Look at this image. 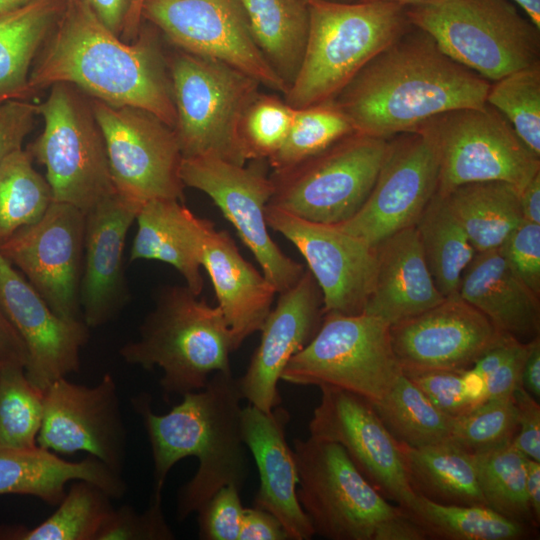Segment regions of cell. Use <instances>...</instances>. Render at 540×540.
Masks as SVG:
<instances>
[{"mask_svg":"<svg viewBox=\"0 0 540 540\" xmlns=\"http://www.w3.org/2000/svg\"><path fill=\"white\" fill-rule=\"evenodd\" d=\"M85 213L52 201L35 223L0 243V253L50 308L67 320H82L80 282L84 255Z\"/></svg>","mask_w":540,"mask_h":540,"instance_id":"15","label":"cell"},{"mask_svg":"<svg viewBox=\"0 0 540 540\" xmlns=\"http://www.w3.org/2000/svg\"><path fill=\"white\" fill-rule=\"evenodd\" d=\"M289 419L290 414L280 405L264 412L249 404L242 408L241 429L259 474L254 506L273 514L290 540H309L315 533L297 496V465L286 439Z\"/></svg>","mask_w":540,"mask_h":540,"instance_id":"25","label":"cell"},{"mask_svg":"<svg viewBox=\"0 0 540 540\" xmlns=\"http://www.w3.org/2000/svg\"><path fill=\"white\" fill-rule=\"evenodd\" d=\"M525 487L532 515L540 522V462L526 458Z\"/></svg>","mask_w":540,"mask_h":540,"instance_id":"58","label":"cell"},{"mask_svg":"<svg viewBox=\"0 0 540 540\" xmlns=\"http://www.w3.org/2000/svg\"><path fill=\"white\" fill-rule=\"evenodd\" d=\"M114 34L120 36L130 0H81Z\"/></svg>","mask_w":540,"mask_h":540,"instance_id":"55","label":"cell"},{"mask_svg":"<svg viewBox=\"0 0 540 540\" xmlns=\"http://www.w3.org/2000/svg\"><path fill=\"white\" fill-rule=\"evenodd\" d=\"M523 219L540 224V172L520 191Z\"/></svg>","mask_w":540,"mask_h":540,"instance_id":"57","label":"cell"},{"mask_svg":"<svg viewBox=\"0 0 540 540\" xmlns=\"http://www.w3.org/2000/svg\"><path fill=\"white\" fill-rule=\"evenodd\" d=\"M442 195L476 253L499 248L523 221L520 191L504 181L468 183Z\"/></svg>","mask_w":540,"mask_h":540,"instance_id":"34","label":"cell"},{"mask_svg":"<svg viewBox=\"0 0 540 540\" xmlns=\"http://www.w3.org/2000/svg\"><path fill=\"white\" fill-rule=\"evenodd\" d=\"M167 65L182 157L210 155L246 164L238 129L260 83L225 62L181 49Z\"/></svg>","mask_w":540,"mask_h":540,"instance_id":"8","label":"cell"},{"mask_svg":"<svg viewBox=\"0 0 540 540\" xmlns=\"http://www.w3.org/2000/svg\"><path fill=\"white\" fill-rule=\"evenodd\" d=\"M112 498L97 485L77 480L57 509L34 527L0 526V540H96L113 510Z\"/></svg>","mask_w":540,"mask_h":540,"instance_id":"36","label":"cell"},{"mask_svg":"<svg viewBox=\"0 0 540 540\" xmlns=\"http://www.w3.org/2000/svg\"><path fill=\"white\" fill-rule=\"evenodd\" d=\"M517 408V432L513 448L526 458L540 462V405L521 385L513 393Z\"/></svg>","mask_w":540,"mask_h":540,"instance_id":"51","label":"cell"},{"mask_svg":"<svg viewBox=\"0 0 540 540\" xmlns=\"http://www.w3.org/2000/svg\"><path fill=\"white\" fill-rule=\"evenodd\" d=\"M462 386L466 399L474 409L486 401L484 378L472 367L461 371Z\"/></svg>","mask_w":540,"mask_h":540,"instance_id":"59","label":"cell"},{"mask_svg":"<svg viewBox=\"0 0 540 540\" xmlns=\"http://www.w3.org/2000/svg\"><path fill=\"white\" fill-rule=\"evenodd\" d=\"M238 540H290L281 522L258 507L245 508Z\"/></svg>","mask_w":540,"mask_h":540,"instance_id":"53","label":"cell"},{"mask_svg":"<svg viewBox=\"0 0 540 540\" xmlns=\"http://www.w3.org/2000/svg\"><path fill=\"white\" fill-rule=\"evenodd\" d=\"M0 306L25 345L24 369L32 384L44 391L55 380L79 370L89 327L83 320L58 316L1 253Z\"/></svg>","mask_w":540,"mask_h":540,"instance_id":"22","label":"cell"},{"mask_svg":"<svg viewBox=\"0 0 540 540\" xmlns=\"http://www.w3.org/2000/svg\"><path fill=\"white\" fill-rule=\"evenodd\" d=\"M51 87L46 100L37 105L44 128L28 152L45 166L53 201L86 213L115 193L104 138L90 100L72 85Z\"/></svg>","mask_w":540,"mask_h":540,"instance_id":"11","label":"cell"},{"mask_svg":"<svg viewBox=\"0 0 540 540\" xmlns=\"http://www.w3.org/2000/svg\"><path fill=\"white\" fill-rule=\"evenodd\" d=\"M295 109L273 94L258 93L245 109L238 129L245 160H268L282 146Z\"/></svg>","mask_w":540,"mask_h":540,"instance_id":"44","label":"cell"},{"mask_svg":"<svg viewBox=\"0 0 540 540\" xmlns=\"http://www.w3.org/2000/svg\"><path fill=\"white\" fill-rule=\"evenodd\" d=\"M490 84L412 25L373 57L332 102L355 132L390 139L437 114L483 106Z\"/></svg>","mask_w":540,"mask_h":540,"instance_id":"1","label":"cell"},{"mask_svg":"<svg viewBox=\"0 0 540 540\" xmlns=\"http://www.w3.org/2000/svg\"><path fill=\"white\" fill-rule=\"evenodd\" d=\"M26 360L25 345L0 306V366L20 365L25 368Z\"/></svg>","mask_w":540,"mask_h":540,"instance_id":"54","label":"cell"},{"mask_svg":"<svg viewBox=\"0 0 540 540\" xmlns=\"http://www.w3.org/2000/svg\"><path fill=\"white\" fill-rule=\"evenodd\" d=\"M357 1H388V2H394L401 4L405 7H411V6H417V5H423L427 3H431L437 0H357Z\"/></svg>","mask_w":540,"mask_h":540,"instance_id":"63","label":"cell"},{"mask_svg":"<svg viewBox=\"0 0 540 540\" xmlns=\"http://www.w3.org/2000/svg\"><path fill=\"white\" fill-rule=\"evenodd\" d=\"M138 211L113 193L85 213L80 308L89 328L113 320L129 300L123 254Z\"/></svg>","mask_w":540,"mask_h":540,"instance_id":"24","label":"cell"},{"mask_svg":"<svg viewBox=\"0 0 540 540\" xmlns=\"http://www.w3.org/2000/svg\"><path fill=\"white\" fill-rule=\"evenodd\" d=\"M527 14L529 20L540 29V0H512Z\"/></svg>","mask_w":540,"mask_h":540,"instance_id":"61","label":"cell"},{"mask_svg":"<svg viewBox=\"0 0 540 540\" xmlns=\"http://www.w3.org/2000/svg\"><path fill=\"white\" fill-rule=\"evenodd\" d=\"M530 342L518 341L509 356L485 378L486 400L509 397L521 385L522 371Z\"/></svg>","mask_w":540,"mask_h":540,"instance_id":"52","label":"cell"},{"mask_svg":"<svg viewBox=\"0 0 540 540\" xmlns=\"http://www.w3.org/2000/svg\"><path fill=\"white\" fill-rule=\"evenodd\" d=\"M414 227L438 290L445 297L457 294L476 251L442 194H434Z\"/></svg>","mask_w":540,"mask_h":540,"instance_id":"35","label":"cell"},{"mask_svg":"<svg viewBox=\"0 0 540 540\" xmlns=\"http://www.w3.org/2000/svg\"><path fill=\"white\" fill-rule=\"evenodd\" d=\"M499 250L519 278L540 295V224L523 219Z\"/></svg>","mask_w":540,"mask_h":540,"instance_id":"48","label":"cell"},{"mask_svg":"<svg viewBox=\"0 0 540 540\" xmlns=\"http://www.w3.org/2000/svg\"><path fill=\"white\" fill-rule=\"evenodd\" d=\"M44 391L27 378L20 365L0 366V448L37 446Z\"/></svg>","mask_w":540,"mask_h":540,"instance_id":"42","label":"cell"},{"mask_svg":"<svg viewBox=\"0 0 540 540\" xmlns=\"http://www.w3.org/2000/svg\"><path fill=\"white\" fill-rule=\"evenodd\" d=\"M50 186L22 148L0 165V243L37 222L52 203Z\"/></svg>","mask_w":540,"mask_h":540,"instance_id":"39","label":"cell"},{"mask_svg":"<svg viewBox=\"0 0 540 540\" xmlns=\"http://www.w3.org/2000/svg\"><path fill=\"white\" fill-rule=\"evenodd\" d=\"M67 0H30L0 15V101L26 99L29 68Z\"/></svg>","mask_w":540,"mask_h":540,"instance_id":"33","label":"cell"},{"mask_svg":"<svg viewBox=\"0 0 540 540\" xmlns=\"http://www.w3.org/2000/svg\"><path fill=\"white\" fill-rule=\"evenodd\" d=\"M297 496L315 535L329 540H425L400 506L384 498L358 471L342 446L309 436L292 447Z\"/></svg>","mask_w":540,"mask_h":540,"instance_id":"4","label":"cell"},{"mask_svg":"<svg viewBox=\"0 0 540 540\" xmlns=\"http://www.w3.org/2000/svg\"><path fill=\"white\" fill-rule=\"evenodd\" d=\"M102 132L115 193L140 209L152 200L184 199L182 154L174 129L153 113L90 99Z\"/></svg>","mask_w":540,"mask_h":540,"instance_id":"13","label":"cell"},{"mask_svg":"<svg viewBox=\"0 0 540 540\" xmlns=\"http://www.w3.org/2000/svg\"><path fill=\"white\" fill-rule=\"evenodd\" d=\"M517 427L513 395L489 399L455 418L451 441L471 453H480L510 444Z\"/></svg>","mask_w":540,"mask_h":540,"instance_id":"45","label":"cell"},{"mask_svg":"<svg viewBox=\"0 0 540 540\" xmlns=\"http://www.w3.org/2000/svg\"><path fill=\"white\" fill-rule=\"evenodd\" d=\"M423 529L427 539L520 540L534 529L512 521L484 505H444L417 495L406 511Z\"/></svg>","mask_w":540,"mask_h":540,"instance_id":"37","label":"cell"},{"mask_svg":"<svg viewBox=\"0 0 540 540\" xmlns=\"http://www.w3.org/2000/svg\"><path fill=\"white\" fill-rule=\"evenodd\" d=\"M37 115V105L26 99L0 101V165L22 148Z\"/></svg>","mask_w":540,"mask_h":540,"instance_id":"50","label":"cell"},{"mask_svg":"<svg viewBox=\"0 0 540 540\" xmlns=\"http://www.w3.org/2000/svg\"><path fill=\"white\" fill-rule=\"evenodd\" d=\"M321 398L309 423L310 436L343 447L366 480L388 501L409 511L417 500L401 444L367 400L331 386H320Z\"/></svg>","mask_w":540,"mask_h":540,"instance_id":"17","label":"cell"},{"mask_svg":"<svg viewBox=\"0 0 540 540\" xmlns=\"http://www.w3.org/2000/svg\"><path fill=\"white\" fill-rule=\"evenodd\" d=\"M437 188L438 162L427 139L417 131L400 133L389 139L388 153L363 205L336 226L377 247L415 226Z\"/></svg>","mask_w":540,"mask_h":540,"instance_id":"19","label":"cell"},{"mask_svg":"<svg viewBox=\"0 0 540 540\" xmlns=\"http://www.w3.org/2000/svg\"><path fill=\"white\" fill-rule=\"evenodd\" d=\"M236 1L256 46L289 87L299 71L307 42L308 0Z\"/></svg>","mask_w":540,"mask_h":540,"instance_id":"32","label":"cell"},{"mask_svg":"<svg viewBox=\"0 0 540 540\" xmlns=\"http://www.w3.org/2000/svg\"><path fill=\"white\" fill-rule=\"evenodd\" d=\"M201 265L205 268L217 298V306L229 325L234 348L260 331L272 309L277 291L239 252L227 231L208 221L205 228Z\"/></svg>","mask_w":540,"mask_h":540,"instance_id":"26","label":"cell"},{"mask_svg":"<svg viewBox=\"0 0 540 540\" xmlns=\"http://www.w3.org/2000/svg\"><path fill=\"white\" fill-rule=\"evenodd\" d=\"M137 232L129 261L157 260L173 266L197 296L203 289L201 248L209 220L194 215L181 201L152 200L136 216Z\"/></svg>","mask_w":540,"mask_h":540,"instance_id":"30","label":"cell"},{"mask_svg":"<svg viewBox=\"0 0 540 540\" xmlns=\"http://www.w3.org/2000/svg\"><path fill=\"white\" fill-rule=\"evenodd\" d=\"M388 149L389 139L349 134L286 170L272 172L268 205L312 222H345L367 199Z\"/></svg>","mask_w":540,"mask_h":540,"instance_id":"12","label":"cell"},{"mask_svg":"<svg viewBox=\"0 0 540 540\" xmlns=\"http://www.w3.org/2000/svg\"><path fill=\"white\" fill-rule=\"evenodd\" d=\"M37 445L60 455L86 452L121 474L126 429L113 376L106 373L92 387L67 377L52 382L44 390Z\"/></svg>","mask_w":540,"mask_h":540,"instance_id":"18","label":"cell"},{"mask_svg":"<svg viewBox=\"0 0 540 540\" xmlns=\"http://www.w3.org/2000/svg\"><path fill=\"white\" fill-rule=\"evenodd\" d=\"M30 0H0V15L15 10Z\"/></svg>","mask_w":540,"mask_h":540,"instance_id":"62","label":"cell"},{"mask_svg":"<svg viewBox=\"0 0 540 540\" xmlns=\"http://www.w3.org/2000/svg\"><path fill=\"white\" fill-rule=\"evenodd\" d=\"M267 164L251 160L241 165L210 155L182 157L180 177L185 186L213 200L279 294L293 286L305 268L287 256L268 231L265 209L274 187Z\"/></svg>","mask_w":540,"mask_h":540,"instance_id":"14","label":"cell"},{"mask_svg":"<svg viewBox=\"0 0 540 540\" xmlns=\"http://www.w3.org/2000/svg\"><path fill=\"white\" fill-rule=\"evenodd\" d=\"M182 401L165 414H156L151 399H133L141 416L153 459L152 496L162 497L171 468L181 459L196 457L198 468L178 492L177 518L196 513L220 488L242 489L249 473L241 429V394L232 371L216 372L206 385L182 395Z\"/></svg>","mask_w":540,"mask_h":540,"instance_id":"3","label":"cell"},{"mask_svg":"<svg viewBox=\"0 0 540 540\" xmlns=\"http://www.w3.org/2000/svg\"><path fill=\"white\" fill-rule=\"evenodd\" d=\"M486 103L498 110L540 157V63L492 82Z\"/></svg>","mask_w":540,"mask_h":540,"instance_id":"43","label":"cell"},{"mask_svg":"<svg viewBox=\"0 0 540 540\" xmlns=\"http://www.w3.org/2000/svg\"><path fill=\"white\" fill-rule=\"evenodd\" d=\"M142 19L178 49L225 62L275 92L287 91L256 46L236 0H145Z\"/></svg>","mask_w":540,"mask_h":540,"instance_id":"16","label":"cell"},{"mask_svg":"<svg viewBox=\"0 0 540 540\" xmlns=\"http://www.w3.org/2000/svg\"><path fill=\"white\" fill-rule=\"evenodd\" d=\"M406 13L445 54L490 82L540 63V29L510 0H437Z\"/></svg>","mask_w":540,"mask_h":540,"instance_id":"7","label":"cell"},{"mask_svg":"<svg viewBox=\"0 0 540 540\" xmlns=\"http://www.w3.org/2000/svg\"><path fill=\"white\" fill-rule=\"evenodd\" d=\"M391 342L404 373L461 371L505 336L458 293L390 326Z\"/></svg>","mask_w":540,"mask_h":540,"instance_id":"21","label":"cell"},{"mask_svg":"<svg viewBox=\"0 0 540 540\" xmlns=\"http://www.w3.org/2000/svg\"><path fill=\"white\" fill-rule=\"evenodd\" d=\"M322 315L321 291L305 269L293 286L279 293L277 304L260 329L259 345L246 372L237 378L243 399L264 412L280 405L281 374L290 359L312 339Z\"/></svg>","mask_w":540,"mask_h":540,"instance_id":"23","label":"cell"},{"mask_svg":"<svg viewBox=\"0 0 540 540\" xmlns=\"http://www.w3.org/2000/svg\"><path fill=\"white\" fill-rule=\"evenodd\" d=\"M240 491L236 485H226L196 512L200 539L238 540L245 510Z\"/></svg>","mask_w":540,"mask_h":540,"instance_id":"47","label":"cell"},{"mask_svg":"<svg viewBox=\"0 0 540 540\" xmlns=\"http://www.w3.org/2000/svg\"><path fill=\"white\" fill-rule=\"evenodd\" d=\"M309 30L284 100L294 109L332 101L378 53L412 27L407 7L388 1L308 0Z\"/></svg>","mask_w":540,"mask_h":540,"instance_id":"6","label":"cell"},{"mask_svg":"<svg viewBox=\"0 0 540 540\" xmlns=\"http://www.w3.org/2000/svg\"><path fill=\"white\" fill-rule=\"evenodd\" d=\"M145 0H130L120 38L125 42L134 41L141 28L142 7Z\"/></svg>","mask_w":540,"mask_h":540,"instance_id":"60","label":"cell"},{"mask_svg":"<svg viewBox=\"0 0 540 540\" xmlns=\"http://www.w3.org/2000/svg\"><path fill=\"white\" fill-rule=\"evenodd\" d=\"M233 351L221 309L198 299L186 285H167L159 289L138 339L126 343L119 353L129 364L159 368V383L168 399L203 388L216 372L231 371Z\"/></svg>","mask_w":540,"mask_h":540,"instance_id":"5","label":"cell"},{"mask_svg":"<svg viewBox=\"0 0 540 540\" xmlns=\"http://www.w3.org/2000/svg\"><path fill=\"white\" fill-rule=\"evenodd\" d=\"M327 1H334V2H355L357 0H327Z\"/></svg>","mask_w":540,"mask_h":540,"instance_id":"64","label":"cell"},{"mask_svg":"<svg viewBox=\"0 0 540 540\" xmlns=\"http://www.w3.org/2000/svg\"><path fill=\"white\" fill-rule=\"evenodd\" d=\"M411 131L421 133L435 153L441 194L483 181H504L521 191L540 172V157L487 103L437 114Z\"/></svg>","mask_w":540,"mask_h":540,"instance_id":"10","label":"cell"},{"mask_svg":"<svg viewBox=\"0 0 540 540\" xmlns=\"http://www.w3.org/2000/svg\"><path fill=\"white\" fill-rule=\"evenodd\" d=\"M354 132L349 119L332 101L295 109L282 146L267 163L272 172L286 170Z\"/></svg>","mask_w":540,"mask_h":540,"instance_id":"41","label":"cell"},{"mask_svg":"<svg viewBox=\"0 0 540 540\" xmlns=\"http://www.w3.org/2000/svg\"><path fill=\"white\" fill-rule=\"evenodd\" d=\"M401 447L416 495L444 505L486 506L473 453L452 441Z\"/></svg>","mask_w":540,"mask_h":540,"instance_id":"31","label":"cell"},{"mask_svg":"<svg viewBox=\"0 0 540 540\" xmlns=\"http://www.w3.org/2000/svg\"><path fill=\"white\" fill-rule=\"evenodd\" d=\"M77 480L97 485L111 498H121L126 492L121 474L91 455L72 462L38 445L0 448V496H32L57 506L66 493V485Z\"/></svg>","mask_w":540,"mask_h":540,"instance_id":"29","label":"cell"},{"mask_svg":"<svg viewBox=\"0 0 540 540\" xmlns=\"http://www.w3.org/2000/svg\"><path fill=\"white\" fill-rule=\"evenodd\" d=\"M473 454L486 506L512 521L537 528L526 494V457L511 443Z\"/></svg>","mask_w":540,"mask_h":540,"instance_id":"40","label":"cell"},{"mask_svg":"<svg viewBox=\"0 0 540 540\" xmlns=\"http://www.w3.org/2000/svg\"><path fill=\"white\" fill-rule=\"evenodd\" d=\"M51 36L29 75L31 93L69 84L110 105L147 110L174 129L167 60L154 30H140L125 42L86 3L67 0Z\"/></svg>","mask_w":540,"mask_h":540,"instance_id":"2","label":"cell"},{"mask_svg":"<svg viewBox=\"0 0 540 540\" xmlns=\"http://www.w3.org/2000/svg\"><path fill=\"white\" fill-rule=\"evenodd\" d=\"M265 217L269 229L304 257L321 291L323 314L363 313L375 281L376 247L336 225L312 222L268 204Z\"/></svg>","mask_w":540,"mask_h":540,"instance_id":"20","label":"cell"},{"mask_svg":"<svg viewBox=\"0 0 540 540\" xmlns=\"http://www.w3.org/2000/svg\"><path fill=\"white\" fill-rule=\"evenodd\" d=\"M521 386L535 399L540 397V337L530 341L524 363Z\"/></svg>","mask_w":540,"mask_h":540,"instance_id":"56","label":"cell"},{"mask_svg":"<svg viewBox=\"0 0 540 540\" xmlns=\"http://www.w3.org/2000/svg\"><path fill=\"white\" fill-rule=\"evenodd\" d=\"M458 295L502 334L523 343L539 336V295L513 271L499 248L475 254L462 275Z\"/></svg>","mask_w":540,"mask_h":540,"instance_id":"28","label":"cell"},{"mask_svg":"<svg viewBox=\"0 0 540 540\" xmlns=\"http://www.w3.org/2000/svg\"><path fill=\"white\" fill-rule=\"evenodd\" d=\"M309 343L285 366L281 380L331 386L379 403L403 374L390 324L366 313L326 312Z\"/></svg>","mask_w":540,"mask_h":540,"instance_id":"9","label":"cell"},{"mask_svg":"<svg viewBox=\"0 0 540 540\" xmlns=\"http://www.w3.org/2000/svg\"><path fill=\"white\" fill-rule=\"evenodd\" d=\"M174 533L166 522L162 498L152 496L141 513L131 506L114 509L104 521L96 540H172Z\"/></svg>","mask_w":540,"mask_h":540,"instance_id":"46","label":"cell"},{"mask_svg":"<svg viewBox=\"0 0 540 540\" xmlns=\"http://www.w3.org/2000/svg\"><path fill=\"white\" fill-rule=\"evenodd\" d=\"M376 249L375 281L363 313L392 325L445 299L429 271L414 226L390 236Z\"/></svg>","mask_w":540,"mask_h":540,"instance_id":"27","label":"cell"},{"mask_svg":"<svg viewBox=\"0 0 540 540\" xmlns=\"http://www.w3.org/2000/svg\"><path fill=\"white\" fill-rule=\"evenodd\" d=\"M461 371L428 370L404 374L436 407L452 417H459L473 409L464 395Z\"/></svg>","mask_w":540,"mask_h":540,"instance_id":"49","label":"cell"},{"mask_svg":"<svg viewBox=\"0 0 540 540\" xmlns=\"http://www.w3.org/2000/svg\"><path fill=\"white\" fill-rule=\"evenodd\" d=\"M373 406L401 444L423 447L452 440L456 417L436 407L404 372Z\"/></svg>","mask_w":540,"mask_h":540,"instance_id":"38","label":"cell"}]
</instances>
